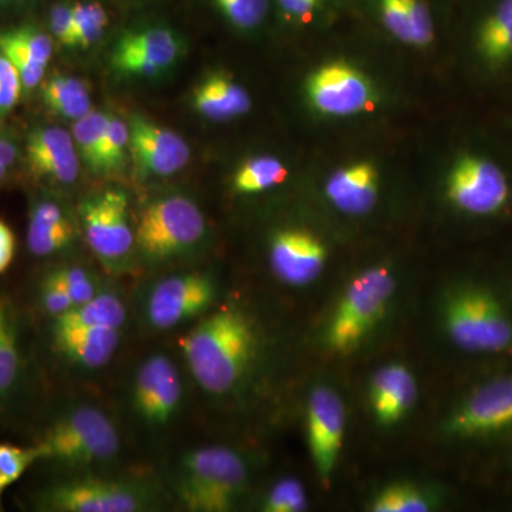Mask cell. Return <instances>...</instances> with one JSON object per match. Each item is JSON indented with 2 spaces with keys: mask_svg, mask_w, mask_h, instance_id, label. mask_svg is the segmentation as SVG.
Returning a JSON list of instances; mask_svg holds the SVG:
<instances>
[{
  "mask_svg": "<svg viewBox=\"0 0 512 512\" xmlns=\"http://www.w3.org/2000/svg\"><path fill=\"white\" fill-rule=\"evenodd\" d=\"M256 346L254 323L234 306L211 312L180 340L195 382L214 396H224L242 382L255 359Z\"/></svg>",
  "mask_w": 512,
  "mask_h": 512,
  "instance_id": "cell-1",
  "label": "cell"
},
{
  "mask_svg": "<svg viewBox=\"0 0 512 512\" xmlns=\"http://www.w3.org/2000/svg\"><path fill=\"white\" fill-rule=\"evenodd\" d=\"M247 483L248 467L241 454L228 447H201L181 458L175 495L187 511L227 512Z\"/></svg>",
  "mask_w": 512,
  "mask_h": 512,
  "instance_id": "cell-2",
  "label": "cell"
},
{
  "mask_svg": "<svg viewBox=\"0 0 512 512\" xmlns=\"http://www.w3.org/2000/svg\"><path fill=\"white\" fill-rule=\"evenodd\" d=\"M444 329L458 349L470 353L512 350V319L500 299L483 286L458 288L446 299Z\"/></svg>",
  "mask_w": 512,
  "mask_h": 512,
  "instance_id": "cell-3",
  "label": "cell"
},
{
  "mask_svg": "<svg viewBox=\"0 0 512 512\" xmlns=\"http://www.w3.org/2000/svg\"><path fill=\"white\" fill-rule=\"evenodd\" d=\"M394 292L396 279L387 266H373L357 275L330 319L326 332L328 348L340 355L357 349L382 319Z\"/></svg>",
  "mask_w": 512,
  "mask_h": 512,
  "instance_id": "cell-4",
  "label": "cell"
},
{
  "mask_svg": "<svg viewBox=\"0 0 512 512\" xmlns=\"http://www.w3.org/2000/svg\"><path fill=\"white\" fill-rule=\"evenodd\" d=\"M207 234L200 207L184 195L150 202L136 227V248L147 261L163 262L188 254Z\"/></svg>",
  "mask_w": 512,
  "mask_h": 512,
  "instance_id": "cell-5",
  "label": "cell"
},
{
  "mask_svg": "<svg viewBox=\"0 0 512 512\" xmlns=\"http://www.w3.org/2000/svg\"><path fill=\"white\" fill-rule=\"evenodd\" d=\"M37 446L43 460L92 466L117 456L120 436L106 413L93 406H77L59 417Z\"/></svg>",
  "mask_w": 512,
  "mask_h": 512,
  "instance_id": "cell-6",
  "label": "cell"
},
{
  "mask_svg": "<svg viewBox=\"0 0 512 512\" xmlns=\"http://www.w3.org/2000/svg\"><path fill=\"white\" fill-rule=\"evenodd\" d=\"M447 200L468 217L491 218L507 210L512 184L504 165L478 151H467L451 165Z\"/></svg>",
  "mask_w": 512,
  "mask_h": 512,
  "instance_id": "cell-7",
  "label": "cell"
},
{
  "mask_svg": "<svg viewBox=\"0 0 512 512\" xmlns=\"http://www.w3.org/2000/svg\"><path fill=\"white\" fill-rule=\"evenodd\" d=\"M153 504V494L136 481L72 478L39 495L42 510L55 512H140Z\"/></svg>",
  "mask_w": 512,
  "mask_h": 512,
  "instance_id": "cell-8",
  "label": "cell"
},
{
  "mask_svg": "<svg viewBox=\"0 0 512 512\" xmlns=\"http://www.w3.org/2000/svg\"><path fill=\"white\" fill-rule=\"evenodd\" d=\"M79 215L84 238L100 262L110 269L126 265L136 248L126 192L114 188L90 195L80 204Z\"/></svg>",
  "mask_w": 512,
  "mask_h": 512,
  "instance_id": "cell-9",
  "label": "cell"
},
{
  "mask_svg": "<svg viewBox=\"0 0 512 512\" xmlns=\"http://www.w3.org/2000/svg\"><path fill=\"white\" fill-rule=\"evenodd\" d=\"M183 50V39L174 29L153 23L121 33L111 50L110 63L121 76L154 77L171 69Z\"/></svg>",
  "mask_w": 512,
  "mask_h": 512,
  "instance_id": "cell-10",
  "label": "cell"
},
{
  "mask_svg": "<svg viewBox=\"0 0 512 512\" xmlns=\"http://www.w3.org/2000/svg\"><path fill=\"white\" fill-rule=\"evenodd\" d=\"M211 276L190 272L168 276L157 282L148 293L146 316L154 329L177 328L181 323L197 318L211 308L215 299Z\"/></svg>",
  "mask_w": 512,
  "mask_h": 512,
  "instance_id": "cell-11",
  "label": "cell"
},
{
  "mask_svg": "<svg viewBox=\"0 0 512 512\" xmlns=\"http://www.w3.org/2000/svg\"><path fill=\"white\" fill-rule=\"evenodd\" d=\"M127 123L130 130L128 153L141 177H171L190 163V147L170 128L138 113L131 114Z\"/></svg>",
  "mask_w": 512,
  "mask_h": 512,
  "instance_id": "cell-12",
  "label": "cell"
},
{
  "mask_svg": "<svg viewBox=\"0 0 512 512\" xmlns=\"http://www.w3.org/2000/svg\"><path fill=\"white\" fill-rule=\"evenodd\" d=\"M512 427V376L474 390L448 417L446 431L461 439L490 436Z\"/></svg>",
  "mask_w": 512,
  "mask_h": 512,
  "instance_id": "cell-13",
  "label": "cell"
},
{
  "mask_svg": "<svg viewBox=\"0 0 512 512\" xmlns=\"http://www.w3.org/2000/svg\"><path fill=\"white\" fill-rule=\"evenodd\" d=\"M345 404L336 390L316 386L308 403V444L313 466L323 484L332 480L345 437Z\"/></svg>",
  "mask_w": 512,
  "mask_h": 512,
  "instance_id": "cell-14",
  "label": "cell"
},
{
  "mask_svg": "<svg viewBox=\"0 0 512 512\" xmlns=\"http://www.w3.org/2000/svg\"><path fill=\"white\" fill-rule=\"evenodd\" d=\"M183 399L180 373L163 353L147 357L138 367L133 386V406L144 423L165 426L178 412Z\"/></svg>",
  "mask_w": 512,
  "mask_h": 512,
  "instance_id": "cell-15",
  "label": "cell"
},
{
  "mask_svg": "<svg viewBox=\"0 0 512 512\" xmlns=\"http://www.w3.org/2000/svg\"><path fill=\"white\" fill-rule=\"evenodd\" d=\"M309 101L319 113L350 117L373 106L369 80L348 63L333 62L319 67L308 80Z\"/></svg>",
  "mask_w": 512,
  "mask_h": 512,
  "instance_id": "cell-16",
  "label": "cell"
},
{
  "mask_svg": "<svg viewBox=\"0 0 512 512\" xmlns=\"http://www.w3.org/2000/svg\"><path fill=\"white\" fill-rule=\"evenodd\" d=\"M471 46L485 72L512 67V0H476L471 10Z\"/></svg>",
  "mask_w": 512,
  "mask_h": 512,
  "instance_id": "cell-17",
  "label": "cell"
},
{
  "mask_svg": "<svg viewBox=\"0 0 512 512\" xmlns=\"http://www.w3.org/2000/svg\"><path fill=\"white\" fill-rule=\"evenodd\" d=\"M325 245L305 229H282L269 245V262L279 281L289 286H306L315 282L325 268Z\"/></svg>",
  "mask_w": 512,
  "mask_h": 512,
  "instance_id": "cell-18",
  "label": "cell"
},
{
  "mask_svg": "<svg viewBox=\"0 0 512 512\" xmlns=\"http://www.w3.org/2000/svg\"><path fill=\"white\" fill-rule=\"evenodd\" d=\"M30 173L47 183L70 185L80 173L79 153L72 133L57 126L32 128L26 137Z\"/></svg>",
  "mask_w": 512,
  "mask_h": 512,
  "instance_id": "cell-19",
  "label": "cell"
},
{
  "mask_svg": "<svg viewBox=\"0 0 512 512\" xmlns=\"http://www.w3.org/2000/svg\"><path fill=\"white\" fill-rule=\"evenodd\" d=\"M390 36L413 47L434 42L437 0H360Z\"/></svg>",
  "mask_w": 512,
  "mask_h": 512,
  "instance_id": "cell-20",
  "label": "cell"
},
{
  "mask_svg": "<svg viewBox=\"0 0 512 512\" xmlns=\"http://www.w3.org/2000/svg\"><path fill=\"white\" fill-rule=\"evenodd\" d=\"M0 53H3L22 79L23 90L36 89L45 79L53 56V37L32 23L0 30Z\"/></svg>",
  "mask_w": 512,
  "mask_h": 512,
  "instance_id": "cell-21",
  "label": "cell"
},
{
  "mask_svg": "<svg viewBox=\"0 0 512 512\" xmlns=\"http://www.w3.org/2000/svg\"><path fill=\"white\" fill-rule=\"evenodd\" d=\"M419 389L413 373L400 363L377 370L370 382L369 397L377 423L394 426L416 404Z\"/></svg>",
  "mask_w": 512,
  "mask_h": 512,
  "instance_id": "cell-22",
  "label": "cell"
},
{
  "mask_svg": "<svg viewBox=\"0 0 512 512\" xmlns=\"http://www.w3.org/2000/svg\"><path fill=\"white\" fill-rule=\"evenodd\" d=\"M325 194L336 210L348 215H365L379 198V173L373 164L346 165L330 175Z\"/></svg>",
  "mask_w": 512,
  "mask_h": 512,
  "instance_id": "cell-23",
  "label": "cell"
},
{
  "mask_svg": "<svg viewBox=\"0 0 512 512\" xmlns=\"http://www.w3.org/2000/svg\"><path fill=\"white\" fill-rule=\"evenodd\" d=\"M76 227L62 205L50 198H40L29 212L26 244L39 258L60 254L72 247Z\"/></svg>",
  "mask_w": 512,
  "mask_h": 512,
  "instance_id": "cell-24",
  "label": "cell"
},
{
  "mask_svg": "<svg viewBox=\"0 0 512 512\" xmlns=\"http://www.w3.org/2000/svg\"><path fill=\"white\" fill-rule=\"evenodd\" d=\"M120 329L53 328L56 349L74 365L99 369L116 355Z\"/></svg>",
  "mask_w": 512,
  "mask_h": 512,
  "instance_id": "cell-25",
  "label": "cell"
},
{
  "mask_svg": "<svg viewBox=\"0 0 512 512\" xmlns=\"http://www.w3.org/2000/svg\"><path fill=\"white\" fill-rule=\"evenodd\" d=\"M192 106L205 119L228 121L238 119L251 110L247 90L227 74H211L195 87Z\"/></svg>",
  "mask_w": 512,
  "mask_h": 512,
  "instance_id": "cell-26",
  "label": "cell"
},
{
  "mask_svg": "<svg viewBox=\"0 0 512 512\" xmlns=\"http://www.w3.org/2000/svg\"><path fill=\"white\" fill-rule=\"evenodd\" d=\"M126 319V305L119 296L99 292L90 301L74 306L69 312L55 318L53 328L121 329Z\"/></svg>",
  "mask_w": 512,
  "mask_h": 512,
  "instance_id": "cell-27",
  "label": "cell"
},
{
  "mask_svg": "<svg viewBox=\"0 0 512 512\" xmlns=\"http://www.w3.org/2000/svg\"><path fill=\"white\" fill-rule=\"evenodd\" d=\"M22 370L18 315L6 296L0 295V404L16 389Z\"/></svg>",
  "mask_w": 512,
  "mask_h": 512,
  "instance_id": "cell-28",
  "label": "cell"
},
{
  "mask_svg": "<svg viewBox=\"0 0 512 512\" xmlns=\"http://www.w3.org/2000/svg\"><path fill=\"white\" fill-rule=\"evenodd\" d=\"M47 109L63 119L79 120L92 111V97L83 80L69 74H53L42 83Z\"/></svg>",
  "mask_w": 512,
  "mask_h": 512,
  "instance_id": "cell-29",
  "label": "cell"
},
{
  "mask_svg": "<svg viewBox=\"0 0 512 512\" xmlns=\"http://www.w3.org/2000/svg\"><path fill=\"white\" fill-rule=\"evenodd\" d=\"M288 170L281 160L261 156L245 161L234 177V188L239 194H261L284 183Z\"/></svg>",
  "mask_w": 512,
  "mask_h": 512,
  "instance_id": "cell-30",
  "label": "cell"
},
{
  "mask_svg": "<svg viewBox=\"0 0 512 512\" xmlns=\"http://www.w3.org/2000/svg\"><path fill=\"white\" fill-rule=\"evenodd\" d=\"M109 119L106 111L92 110L73 124L72 136L80 161L93 173L99 174L101 143Z\"/></svg>",
  "mask_w": 512,
  "mask_h": 512,
  "instance_id": "cell-31",
  "label": "cell"
},
{
  "mask_svg": "<svg viewBox=\"0 0 512 512\" xmlns=\"http://www.w3.org/2000/svg\"><path fill=\"white\" fill-rule=\"evenodd\" d=\"M212 9L239 32H255L274 13L272 0H210Z\"/></svg>",
  "mask_w": 512,
  "mask_h": 512,
  "instance_id": "cell-32",
  "label": "cell"
},
{
  "mask_svg": "<svg viewBox=\"0 0 512 512\" xmlns=\"http://www.w3.org/2000/svg\"><path fill=\"white\" fill-rule=\"evenodd\" d=\"M74 49L99 43L110 26V12L101 0H73Z\"/></svg>",
  "mask_w": 512,
  "mask_h": 512,
  "instance_id": "cell-33",
  "label": "cell"
},
{
  "mask_svg": "<svg viewBox=\"0 0 512 512\" xmlns=\"http://www.w3.org/2000/svg\"><path fill=\"white\" fill-rule=\"evenodd\" d=\"M370 507L375 512H426L431 503L416 485L400 483L384 487Z\"/></svg>",
  "mask_w": 512,
  "mask_h": 512,
  "instance_id": "cell-34",
  "label": "cell"
},
{
  "mask_svg": "<svg viewBox=\"0 0 512 512\" xmlns=\"http://www.w3.org/2000/svg\"><path fill=\"white\" fill-rule=\"evenodd\" d=\"M130 147V130L127 121L110 114L100 151L99 174L116 173L126 164Z\"/></svg>",
  "mask_w": 512,
  "mask_h": 512,
  "instance_id": "cell-35",
  "label": "cell"
},
{
  "mask_svg": "<svg viewBox=\"0 0 512 512\" xmlns=\"http://www.w3.org/2000/svg\"><path fill=\"white\" fill-rule=\"evenodd\" d=\"M340 0H272L274 13L282 22L305 28L325 19Z\"/></svg>",
  "mask_w": 512,
  "mask_h": 512,
  "instance_id": "cell-36",
  "label": "cell"
},
{
  "mask_svg": "<svg viewBox=\"0 0 512 512\" xmlns=\"http://www.w3.org/2000/svg\"><path fill=\"white\" fill-rule=\"evenodd\" d=\"M43 460L39 446L19 447L0 444V481L3 487L15 484L36 461Z\"/></svg>",
  "mask_w": 512,
  "mask_h": 512,
  "instance_id": "cell-37",
  "label": "cell"
},
{
  "mask_svg": "<svg viewBox=\"0 0 512 512\" xmlns=\"http://www.w3.org/2000/svg\"><path fill=\"white\" fill-rule=\"evenodd\" d=\"M308 508V497L301 481L282 478L266 494L262 510L266 512H302Z\"/></svg>",
  "mask_w": 512,
  "mask_h": 512,
  "instance_id": "cell-38",
  "label": "cell"
},
{
  "mask_svg": "<svg viewBox=\"0 0 512 512\" xmlns=\"http://www.w3.org/2000/svg\"><path fill=\"white\" fill-rule=\"evenodd\" d=\"M47 278L55 281L69 293L74 306L90 301L99 293L93 276L80 266H62L50 272Z\"/></svg>",
  "mask_w": 512,
  "mask_h": 512,
  "instance_id": "cell-39",
  "label": "cell"
},
{
  "mask_svg": "<svg viewBox=\"0 0 512 512\" xmlns=\"http://www.w3.org/2000/svg\"><path fill=\"white\" fill-rule=\"evenodd\" d=\"M47 28L59 45L74 49L73 0H55L50 5Z\"/></svg>",
  "mask_w": 512,
  "mask_h": 512,
  "instance_id": "cell-40",
  "label": "cell"
},
{
  "mask_svg": "<svg viewBox=\"0 0 512 512\" xmlns=\"http://www.w3.org/2000/svg\"><path fill=\"white\" fill-rule=\"evenodd\" d=\"M23 92L19 72L8 57L0 53V117L15 109Z\"/></svg>",
  "mask_w": 512,
  "mask_h": 512,
  "instance_id": "cell-41",
  "label": "cell"
},
{
  "mask_svg": "<svg viewBox=\"0 0 512 512\" xmlns=\"http://www.w3.org/2000/svg\"><path fill=\"white\" fill-rule=\"evenodd\" d=\"M40 302H42L45 311L53 318H59L63 313L69 312L74 308L72 298L69 293L64 291L62 286L56 284L50 278L43 279L42 289H40Z\"/></svg>",
  "mask_w": 512,
  "mask_h": 512,
  "instance_id": "cell-42",
  "label": "cell"
},
{
  "mask_svg": "<svg viewBox=\"0 0 512 512\" xmlns=\"http://www.w3.org/2000/svg\"><path fill=\"white\" fill-rule=\"evenodd\" d=\"M15 249V234L8 224L0 220V274H3L12 264Z\"/></svg>",
  "mask_w": 512,
  "mask_h": 512,
  "instance_id": "cell-43",
  "label": "cell"
},
{
  "mask_svg": "<svg viewBox=\"0 0 512 512\" xmlns=\"http://www.w3.org/2000/svg\"><path fill=\"white\" fill-rule=\"evenodd\" d=\"M18 158V147L9 137L0 134V165L5 168L12 167Z\"/></svg>",
  "mask_w": 512,
  "mask_h": 512,
  "instance_id": "cell-44",
  "label": "cell"
},
{
  "mask_svg": "<svg viewBox=\"0 0 512 512\" xmlns=\"http://www.w3.org/2000/svg\"><path fill=\"white\" fill-rule=\"evenodd\" d=\"M10 2H12V0H0V13L10 10Z\"/></svg>",
  "mask_w": 512,
  "mask_h": 512,
  "instance_id": "cell-45",
  "label": "cell"
},
{
  "mask_svg": "<svg viewBox=\"0 0 512 512\" xmlns=\"http://www.w3.org/2000/svg\"><path fill=\"white\" fill-rule=\"evenodd\" d=\"M6 174H8V168L2 167V165H0V181L6 177Z\"/></svg>",
  "mask_w": 512,
  "mask_h": 512,
  "instance_id": "cell-46",
  "label": "cell"
},
{
  "mask_svg": "<svg viewBox=\"0 0 512 512\" xmlns=\"http://www.w3.org/2000/svg\"><path fill=\"white\" fill-rule=\"evenodd\" d=\"M6 488L3 487V484H2V481H0V505H2V494H3V491H5Z\"/></svg>",
  "mask_w": 512,
  "mask_h": 512,
  "instance_id": "cell-47",
  "label": "cell"
}]
</instances>
